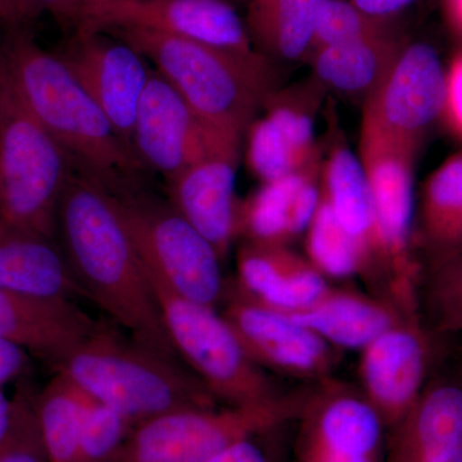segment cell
Segmentation results:
<instances>
[{
  "instance_id": "6da1fadb",
  "label": "cell",
  "mask_w": 462,
  "mask_h": 462,
  "mask_svg": "<svg viewBox=\"0 0 462 462\" xmlns=\"http://www.w3.org/2000/svg\"><path fill=\"white\" fill-rule=\"evenodd\" d=\"M58 234L85 297L129 330L134 339L178 358L114 194L75 165L58 207Z\"/></svg>"
},
{
  "instance_id": "7a4b0ae2",
  "label": "cell",
  "mask_w": 462,
  "mask_h": 462,
  "mask_svg": "<svg viewBox=\"0 0 462 462\" xmlns=\"http://www.w3.org/2000/svg\"><path fill=\"white\" fill-rule=\"evenodd\" d=\"M3 53L23 105L75 166L112 193L141 189L148 170L57 53L42 50L29 29L8 30Z\"/></svg>"
},
{
  "instance_id": "3957f363",
  "label": "cell",
  "mask_w": 462,
  "mask_h": 462,
  "mask_svg": "<svg viewBox=\"0 0 462 462\" xmlns=\"http://www.w3.org/2000/svg\"><path fill=\"white\" fill-rule=\"evenodd\" d=\"M106 33L151 60L203 123L240 144L266 100L282 87L279 65L258 51L234 53L144 30Z\"/></svg>"
},
{
  "instance_id": "277c9868",
  "label": "cell",
  "mask_w": 462,
  "mask_h": 462,
  "mask_svg": "<svg viewBox=\"0 0 462 462\" xmlns=\"http://www.w3.org/2000/svg\"><path fill=\"white\" fill-rule=\"evenodd\" d=\"M57 369L91 398L123 413L133 428L180 410L217 407L199 376L175 357L100 324Z\"/></svg>"
},
{
  "instance_id": "5b68a950",
  "label": "cell",
  "mask_w": 462,
  "mask_h": 462,
  "mask_svg": "<svg viewBox=\"0 0 462 462\" xmlns=\"http://www.w3.org/2000/svg\"><path fill=\"white\" fill-rule=\"evenodd\" d=\"M72 166L62 145L30 114L5 71L0 97V223L54 239Z\"/></svg>"
},
{
  "instance_id": "8992f818",
  "label": "cell",
  "mask_w": 462,
  "mask_h": 462,
  "mask_svg": "<svg viewBox=\"0 0 462 462\" xmlns=\"http://www.w3.org/2000/svg\"><path fill=\"white\" fill-rule=\"evenodd\" d=\"M311 385L264 402L158 416L134 428L114 462H207L240 440L297 421Z\"/></svg>"
},
{
  "instance_id": "52a82bcc",
  "label": "cell",
  "mask_w": 462,
  "mask_h": 462,
  "mask_svg": "<svg viewBox=\"0 0 462 462\" xmlns=\"http://www.w3.org/2000/svg\"><path fill=\"white\" fill-rule=\"evenodd\" d=\"M145 272L176 354L216 400L226 406H243L282 394L263 367L245 354L215 307L180 296L156 273Z\"/></svg>"
},
{
  "instance_id": "ba28073f",
  "label": "cell",
  "mask_w": 462,
  "mask_h": 462,
  "mask_svg": "<svg viewBox=\"0 0 462 462\" xmlns=\"http://www.w3.org/2000/svg\"><path fill=\"white\" fill-rule=\"evenodd\" d=\"M112 194L148 272L194 302L216 307L223 300L221 258L199 230L141 189Z\"/></svg>"
},
{
  "instance_id": "9c48e42d",
  "label": "cell",
  "mask_w": 462,
  "mask_h": 462,
  "mask_svg": "<svg viewBox=\"0 0 462 462\" xmlns=\"http://www.w3.org/2000/svg\"><path fill=\"white\" fill-rule=\"evenodd\" d=\"M446 74L428 42H407L363 105L361 129L369 130L412 157L445 111Z\"/></svg>"
},
{
  "instance_id": "30bf717a",
  "label": "cell",
  "mask_w": 462,
  "mask_h": 462,
  "mask_svg": "<svg viewBox=\"0 0 462 462\" xmlns=\"http://www.w3.org/2000/svg\"><path fill=\"white\" fill-rule=\"evenodd\" d=\"M296 462H383L388 430L360 388L314 383L298 419Z\"/></svg>"
},
{
  "instance_id": "8fae6325",
  "label": "cell",
  "mask_w": 462,
  "mask_h": 462,
  "mask_svg": "<svg viewBox=\"0 0 462 462\" xmlns=\"http://www.w3.org/2000/svg\"><path fill=\"white\" fill-rule=\"evenodd\" d=\"M133 148L143 166L167 182L205 158L240 153V143L203 123L157 71L149 75L136 112Z\"/></svg>"
},
{
  "instance_id": "7c38bea8",
  "label": "cell",
  "mask_w": 462,
  "mask_h": 462,
  "mask_svg": "<svg viewBox=\"0 0 462 462\" xmlns=\"http://www.w3.org/2000/svg\"><path fill=\"white\" fill-rule=\"evenodd\" d=\"M225 320L254 364L264 372L310 383L331 378L338 349L284 312L258 303L236 282H226Z\"/></svg>"
},
{
  "instance_id": "4fadbf2b",
  "label": "cell",
  "mask_w": 462,
  "mask_h": 462,
  "mask_svg": "<svg viewBox=\"0 0 462 462\" xmlns=\"http://www.w3.org/2000/svg\"><path fill=\"white\" fill-rule=\"evenodd\" d=\"M118 29L163 33L234 53L257 51L229 0H121L85 12L76 30Z\"/></svg>"
},
{
  "instance_id": "5bb4252c",
  "label": "cell",
  "mask_w": 462,
  "mask_h": 462,
  "mask_svg": "<svg viewBox=\"0 0 462 462\" xmlns=\"http://www.w3.org/2000/svg\"><path fill=\"white\" fill-rule=\"evenodd\" d=\"M328 90L314 78L282 87L264 103L247 134V162L264 184L322 161L315 123Z\"/></svg>"
},
{
  "instance_id": "9a60e30c",
  "label": "cell",
  "mask_w": 462,
  "mask_h": 462,
  "mask_svg": "<svg viewBox=\"0 0 462 462\" xmlns=\"http://www.w3.org/2000/svg\"><path fill=\"white\" fill-rule=\"evenodd\" d=\"M434 339L420 316L411 315L361 351L360 389L388 433L410 412L430 378Z\"/></svg>"
},
{
  "instance_id": "2e32d148",
  "label": "cell",
  "mask_w": 462,
  "mask_h": 462,
  "mask_svg": "<svg viewBox=\"0 0 462 462\" xmlns=\"http://www.w3.org/2000/svg\"><path fill=\"white\" fill-rule=\"evenodd\" d=\"M57 54L134 151V124L152 72L147 60L109 33L81 30Z\"/></svg>"
},
{
  "instance_id": "e0dca14e",
  "label": "cell",
  "mask_w": 462,
  "mask_h": 462,
  "mask_svg": "<svg viewBox=\"0 0 462 462\" xmlns=\"http://www.w3.org/2000/svg\"><path fill=\"white\" fill-rule=\"evenodd\" d=\"M383 462H462V365L430 373L412 409L389 431Z\"/></svg>"
},
{
  "instance_id": "ac0fdd59",
  "label": "cell",
  "mask_w": 462,
  "mask_h": 462,
  "mask_svg": "<svg viewBox=\"0 0 462 462\" xmlns=\"http://www.w3.org/2000/svg\"><path fill=\"white\" fill-rule=\"evenodd\" d=\"M240 153L194 163L167 182L169 203L216 249L221 261L236 238V169Z\"/></svg>"
},
{
  "instance_id": "d6986e66",
  "label": "cell",
  "mask_w": 462,
  "mask_h": 462,
  "mask_svg": "<svg viewBox=\"0 0 462 462\" xmlns=\"http://www.w3.org/2000/svg\"><path fill=\"white\" fill-rule=\"evenodd\" d=\"M74 300L0 288V338L56 365L98 328Z\"/></svg>"
},
{
  "instance_id": "ffe728a7",
  "label": "cell",
  "mask_w": 462,
  "mask_h": 462,
  "mask_svg": "<svg viewBox=\"0 0 462 462\" xmlns=\"http://www.w3.org/2000/svg\"><path fill=\"white\" fill-rule=\"evenodd\" d=\"M321 169L322 161L264 182L248 199H239L236 236L258 245H288L306 233L320 199Z\"/></svg>"
},
{
  "instance_id": "44dd1931",
  "label": "cell",
  "mask_w": 462,
  "mask_h": 462,
  "mask_svg": "<svg viewBox=\"0 0 462 462\" xmlns=\"http://www.w3.org/2000/svg\"><path fill=\"white\" fill-rule=\"evenodd\" d=\"M236 282L261 305L285 314L314 305L331 288L314 264L288 245L249 242L239 249Z\"/></svg>"
},
{
  "instance_id": "7402d4cb",
  "label": "cell",
  "mask_w": 462,
  "mask_h": 462,
  "mask_svg": "<svg viewBox=\"0 0 462 462\" xmlns=\"http://www.w3.org/2000/svg\"><path fill=\"white\" fill-rule=\"evenodd\" d=\"M328 130L327 160H322L320 188L334 215L363 249L366 260L364 281L376 288V245L372 194L360 157L346 144L336 116Z\"/></svg>"
},
{
  "instance_id": "603a6c76",
  "label": "cell",
  "mask_w": 462,
  "mask_h": 462,
  "mask_svg": "<svg viewBox=\"0 0 462 462\" xmlns=\"http://www.w3.org/2000/svg\"><path fill=\"white\" fill-rule=\"evenodd\" d=\"M287 315L315 331L338 351L360 352L380 334L411 316L388 298L338 288H330L318 302L302 311Z\"/></svg>"
},
{
  "instance_id": "cb8c5ba5",
  "label": "cell",
  "mask_w": 462,
  "mask_h": 462,
  "mask_svg": "<svg viewBox=\"0 0 462 462\" xmlns=\"http://www.w3.org/2000/svg\"><path fill=\"white\" fill-rule=\"evenodd\" d=\"M53 240L0 223V288L74 302L76 297H85Z\"/></svg>"
},
{
  "instance_id": "d4e9b609",
  "label": "cell",
  "mask_w": 462,
  "mask_h": 462,
  "mask_svg": "<svg viewBox=\"0 0 462 462\" xmlns=\"http://www.w3.org/2000/svg\"><path fill=\"white\" fill-rule=\"evenodd\" d=\"M400 30L324 47L307 60L325 89L364 105L406 47Z\"/></svg>"
},
{
  "instance_id": "484cf974",
  "label": "cell",
  "mask_w": 462,
  "mask_h": 462,
  "mask_svg": "<svg viewBox=\"0 0 462 462\" xmlns=\"http://www.w3.org/2000/svg\"><path fill=\"white\" fill-rule=\"evenodd\" d=\"M433 264L462 254V152L447 158L422 185L413 251Z\"/></svg>"
},
{
  "instance_id": "4316f807",
  "label": "cell",
  "mask_w": 462,
  "mask_h": 462,
  "mask_svg": "<svg viewBox=\"0 0 462 462\" xmlns=\"http://www.w3.org/2000/svg\"><path fill=\"white\" fill-rule=\"evenodd\" d=\"M328 0H251L245 26L258 53L276 65L306 60Z\"/></svg>"
},
{
  "instance_id": "83f0119b",
  "label": "cell",
  "mask_w": 462,
  "mask_h": 462,
  "mask_svg": "<svg viewBox=\"0 0 462 462\" xmlns=\"http://www.w3.org/2000/svg\"><path fill=\"white\" fill-rule=\"evenodd\" d=\"M93 401L78 383L60 370L33 401L48 462H78L81 428Z\"/></svg>"
},
{
  "instance_id": "f1b7e54d",
  "label": "cell",
  "mask_w": 462,
  "mask_h": 462,
  "mask_svg": "<svg viewBox=\"0 0 462 462\" xmlns=\"http://www.w3.org/2000/svg\"><path fill=\"white\" fill-rule=\"evenodd\" d=\"M418 307L434 338L462 337V254L421 267Z\"/></svg>"
},
{
  "instance_id": "f546056e",
  "label": "cell",
  "mask_w": 462,
  "mask_h": 462,
  "mask_svg": "<svg viewBox=\"0 0 462 462\" xmlns=\"http://www.w3.org/2000/svg\"><path fill=\"white\" fill-rule=\"evenodd\" d=\"M305 234L307 260L325 278H365L363 249L340 225L321 188L318 208Z\"/></svg>"
},
{
  "instance_id": "4dcf8cb0",
  "label": "cell",
  "mask_w": 462,
  "mask_h": 462,
  "mask_svg": "<svg viewBox=\"0 0 462 462\" xmlns=\"http://www.w3.org/2000/svg\"><path fill=\"white\" fill-rule=\"evenodd\" d=\"M394 30H397L394 18L374 16L351 0H328L316 21L306 60L321 48Z\"/></svg>"
},
{
  "instance_id": "1f68e13d",
  "label": "cell",
  "mask_w": 462,
  "mask_h": 462,
  "mask_svg": "<svg viewBox=\"0 0 462 462\" xmlns=\"http://www.w3.org/2000/svg\"><path fill=\"white\" fill-rule=\"evenodd\" d=\"M133 430L123 413L94 400L85 413L78 462H114Z\"/></svg>"
},
{
  "instance_id": "d6a6232c",
  "label": "cell",
  "mask_w": 462,
  "mask_h": 462,
  "mask_svg": "<svg viewBox=\"0 0 462 462\" xmlns=\"http://www.w3.org/2000/svg\"><path fill=\"white\" fill-rule=\"evenodd\" d=\"M14 402V422L7 440L0 448V462H48L33 401L18 394Z\"/></svg>"
},
{
  "instance_id": "836d02e7",
  "label": "cell",
  "mask_w": 462,
  "mask_h": 462,
  "mask_svg": "<svg viewBox=\"0 0 462 462\" xmlns=\"http://www.w3.org/2000/svg\"><path fill=\"white\" fill-rule=\"evenodd\" d=\"M442 117L451 132L462 139V50L455 54L446 74V103Z\"/></svg>"
},
{
  "instance_id": "e575fe53",
  "label": "cell",
  "mask_w": 462,
  "mask_h": 462,
  "mask_svg": "<svg viewBox=\"0 0 462 462\" xmlns=\"http://www.w3.org/2000/svg\"><path fill=\"white\" fill-rule=\"evenodd\" d=\"M42 12L35 0H0V23L8 30L29 29Z\"/></svg>"
},
{
  "instance_id": "d590c367",
  "label": "cell",
  "mask_w": 462,
  "mask_h": 462,
  "mask_svg": "<svg viewBox=\"0 0 462 462\" xmlns=\"http://www.w3.org/2000/svg\"><path fill=\"white\" fill-rule=\"evenodd\" d=\"M29 366V352L20 346L0 338V391L20 378Z\"/></svg>"
},
{
  "instance_id": "8d00e7d4",
  "label": "cell",
  "mask_w": 462,
  "mask_h": 462,
  "mask_svg": "<svg viewBox=\"0 0 462 462\" xmlns=\"http://www.w3.org/2000/svg\"><path fill=\"white\" fill-rule=\"evenodd\" d=\"M42 11L53 14L63 29H78L81 20L80 0H35Z\"/></svg>"
},
{
  "instance_id": "74e56055",
  "label": "cell",
  "mask_w": 462,
  "mask_h": 462,
  "mask_svg": "<svg viewBox=\"0 0 462 462\" xmlns=\"http://www.w3.org/2000/svg\"><path fill=\"white\" fill-rule=\"evenodd\" d=\"M207 462H269L266 456L254 443V439L240 440L227 447Z\"/></svg>"
},
{
  "instance_id": "f35d334b",
  "label": "cell",
  "mask_w": 462,
  "mask_h": 462,
  "mask_svg": "<svg viewBox=\"0 0 462 462\" xmlns=\"http://www.w3.org/2000/svg\"><path fill=\"white\" fill-rule=\"evenodd\" d=\"M351 2L374 16L396 18L400 12L411 5L416 0H351Z\"/></svg>"
},
{
  "instance_id": "ab89813d",
  "label": "cell",
  "mask_w": 462,
  "mask_h": 462,
  "mask_svg": "<svg viewBox=\"0 0 462 462\" xmlns=\"http://www.w3.org/2000/svg\"><path fill=\"white\" fill-rule=\"evenodd\" d=\"M442 8L447 25L462 42V0H442Z\"/></svg>"
},
{
  "instance_id": "60d3db41",
  "label": "cell",
  "mask_w": 462,
  "mask_h": 462,
  "mask_svg": "<svg viewBox=\"0 0 462 462\" xmlns=\"http://www.w3.org/2000/svg\"><path fill=\"white\" fill-rule=\"evenodd\" d=\"M14 402L0 391V448L5 445L14 422Z\"/></svg>"
},
{
  "instance_id": "b9f144b4",
  "label": "cell",
  "mask_w": 462,
  "mask_h": 462,
  "mask_svg": "<svg viewBox=\"0 0 462 462\" xmlns=\"http://www.w3.org/2000/svg\"><path fill=\"white\" fill-rule=\"evenodd\" d=\"M116 2H121V0H80L81 17L89 9L102 7V5H111V3Z\"/></svg>"
},
{
  "instance_id": "7bdbcfd3",
  "label": "cell",
  "mask_w": 462,
  "mask_h": 462,
  "mask_svg": "<svg viewBox=\"0 0 462 462\" xmlns=\"http://www.w3.org/2000/svg\"><path fill=\"white\" fill-rule=\"evenodd\" d=\"M5 53H3V45H0V97H2L3 84H5Z\"/></svg>"
},
{
  "instance_id": "ee69618b",
  "label": "cell",
  "mask_w": 462,
  "mask_h": 462,
  "mask_svg": "<svg viewBox=\"0 0 462 462\" xmlns=\"http://www.w3.org/2000/svg\"><path fill=\"white\" fill-rule=\"evenodd\" d=\"M238 2H251V0H238Z\"/></svg>"
},
{
  "instance_id": "f6af8a7d",
  "label": "cell",
  "mask_w": 462,
  "mask_h": 462,
  "mask_svg": "<svg viewBox=\"0 0 462 462\" xmlns=\"http://www.w3.org/2000/svg\"><path fill=\"white\" fill-rule=\"evenodd\" d=\"M462 365V364H461Z\"/></svg>"
}]
</instances>
